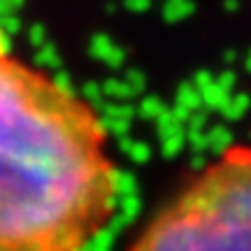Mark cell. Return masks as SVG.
I'll return each instance as SVG.
<instances>
[{
  "instance_id": "7a4b0ae2",
  "label": "cell",
  "mask_w": 251,
  "mask_h": 251,
  "mask_svg": "<svg viewBox=\"0 0 251 251\" xmlns=\"http://www.w3.org/2000/svg\"><path fill=\"white\" fill-rule=\"evenodd\" d=\"M130 251H251V147H228L198 172Z\"/></svg>"
},
{
  "instance_id": "6da1fadb",
  "label": "cell",
  "mask_w": 251,
  "mask_h": 251,
  "mask_svg": "<svg viewBox=\"0 0 251 251\" xmlns=\"http://www.w3.org/2000/svg\"><path fill=\"white\" fill-rule=\"evenodd\" d=\"M117 196L98 112L0 47V251H84L112 221Z\"/></svg>"
}]
</instances>
